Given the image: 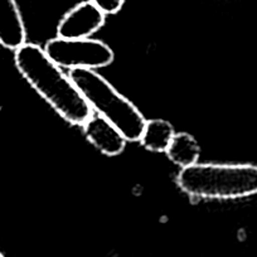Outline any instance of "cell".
<instances>
[{
	"label": "cell",
	"instance_id": "1",
	"mask_svg": "<svg viewBox=\"0 0 257 257\" xmlns=\"http://www.w3.org/2000/svg\"><path fill=\"white\" fill-rule=\"evenodd\" d=\"M16 66L32 87L66 121L73 125H85L93 115L92 108L75 83L43 48L24 43L16 49Z\"/></svg>",
	"mask_w": 257,
	"mask_h": 257
},
{
	"label": "cell",
	"instance_id": "2",
	"mask_svg": "<svg viewBox=\"0 0 257 257\" xmlns=\"http://www.w3.org/2000/svg\"><path fill=\"white\" fill-rule=\"evenodd\" d=\"M177 183L183 192L198 198H244L257 194V167L196 163L180 170Z\"/></svg>",
	"mask_w": 257,
	"mask_h": 257
},
{
	"label": "cell",
	"instance_id": "3",
	"mask_svg": "<svg viewBox=\"0 0 257 257\" xmlns=\"http://www.w3.org/2000/svg\"><path fill=\"white\" fill-rule=\"evenodd\" d=\"M68 77L91 108L112 123L127 142L140 140L147 120L134 103L118 93L93 70L75 68L70 71Z\"/></svg>",
	"mask_w": 257,
	"mask_h": 257
},
{
	"label": "cell",
	"instance_id": "4",
	"mask_svg": "<svg viewBox=\"0 0 257 257\" xmlns=\"http://www.w3.org/2000/svg\"><path fill=\"white\" fill-rule=\"evenodd\" d=\"M49 58L59 67L95 68L105 67L113 61V52L107 44L96 39H51L44 48Z\"/></svg>",
	"mask_w": 257,
	"mask_h": 257
},
{
	"label": "cell",
	"instance_id": "5",
	"mask_svg": "<svg viewBox=\"0 0 257 257\" xmlns=\"http://www.w3.org/2000/svg\"><path fill=\"white\" fill-rule=\"evenodd\" d=\"M106 14L92 0L82 2L64 14L57 27V34L64 39H85L102 28Z\"/></svg>",
	"mask_w": 257,
	"mask_h": 257
},
{
	"label": "cell",
	"instance_id": "6",
	"mask_svg": "<svg viewBox=\"0 0 257 257\" xmlns=\"http://www.w3.org/2000/svg\"><path fill=\"white\" fill-rule=\"evenodd\" d=\"M83 130L88 142L92 143L103 154L113 157L125 149L127 140L112 123L101 115L91 116L83 125Z\"/></svg>",
	"mask_w": 257,
	"mask_h": 257
},
{
	"label": "cell",
	"instance_id": "7",
	"mask_svg": "<svg viewBox=\"0 0 257 257\" xmlns=\"http://www.w3.org/2000/svg\"><path fill=\"white\" fill-rule=\"evenodd\" d=\"M26 27L16 0H0V44L18 49L26 43Z\"/></svg>",
	"mask_w": 257,
	"mask_h": 257
},
{
	"label": "cell",
	"instance_id": "8",
	"mask_svg": "<svg viewBox=\"0 0 257 257\" xmlns=\"http://www.w3.org/2000/svg\"><path fill=\"white\" fill-rule=\"evenodd\" d=\"M167 154L173 163L185 168L196 164L201 154V148L192 135L179 133L173 137Z\"/></svg>",
	"mask_w": 257,
	"mask_h": 257
},
{
	"label": "cell",
	"instance_id": "9",
	"mask_svg": "<svg viewBox=\"0 0 257 257\" xmlns=\"http://www.w3.org/2000/svg\"><path fill=\"white\" fill-rule=\"evenodd\" d=\"M175 135L172 123L165 120H149L145 122L140 142L152 152H167L173 137Z\"/></svg>",
	"mask_w": 257,
	"mask_h": 257
},
{
	"label": "cell",
	"instance_id": "10",
	"mask_svg": "<svg viewBox=\"0 0 257 257\" xmlns=\"http://www.w3.org/2000/svg\"><path fill=\"white\" fill-rule=\"evenodd\" d=\"M105 14H116L121 11L125 0H92Z\"/></svg>",
	"mask_w": 257,
	"mask_h": 257
},
{
	"label": "cell",
	"instance_id": "11",
	"mask_svg": "<svg viewBox=\"0 0 257 257\" xmlns=\"http://www.w3.org/2000/svg\"><path fill=\"white\" fill-rule=\"evenodd\" d=\"M0 257H6V256H4V254L2 253V252H0Z\"/></svg>",
	"mask_w": 257,
	"mask_h": 257
}]
</instances>
